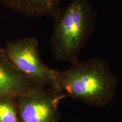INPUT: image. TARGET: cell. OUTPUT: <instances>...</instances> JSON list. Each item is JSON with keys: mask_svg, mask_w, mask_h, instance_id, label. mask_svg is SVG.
<instances>
[{"mask_svg": "<svg viewBox=\"0 0 122 122\" xmlns=\"http://www.w3.org/2000/svg\"><path fill=\"white\" fill-rule=\"evenodd\" d=\"M59 89L66 96L92 106H103L115 95L117 80L107 62L101 58L78 61L58 71Z\"/></svg>", "mask_w": 122, "mask_h": 122, "instance_id": "6da1fadb", "label": "cell"}, {"mask_svg": "<svg viewBox=\"0 0 122 122\" xmlns=\"http://www.w3.org/2000/svg\"><path fill=\"white\" fill-rule=\"evenodd\" d=\"M53 19L50 39L53 57L58 62L75 63L94 31L95 9L89 0H71Z\"/></svg>", "mask_w": 122, "mask_h": 122, "instance_id": "7a4b0ae2", "label": "cell"}, {"mask_svg": "<svg viewBox=\"0 0 122 122\" xmlns=\"http://www.w3.org/2000/svg\"><path fill=\"white\" fill-rule=\"evenodd\" d=\"M4 50L12 65L25 78L40 86L59 89L58 71L51 69L44 63L36 38L7 41Z\"/></svg>", "mask_w": 122, "mask_h": 122, "instance_id": "3957f363", "label": "cell"}, {"mask_svg": "<svg viewBox=\"0 0 122 122\" xmlns=\"http://www.w3.org/2000/svg\"><path fill=\"white\" fill-rule=\"evenodd\" d=\"M66 97L53 87H42L16 97L20 122H58L59 102Z\"/></svg>", "mask_w": 122, "mask_h": 122, "instance_id": "277c9868", "label": "cell"}, {"mask_svg": "<svg viewBox=\"0 0 122 122\" xmlns=\"http://www.w3.org/2000/svg\"><path fill=\"white\" fill-rule=\"evenodd\" d=\"M42 87L20 74L0 47V96L18 97Z\"/></svg>", "mask_w": 122, "mask_h": 122, "instance_id": "5b68a950", "label": "cell"}, {"mask_svg": "<svg viewBox=\"0 0 122 122\" xmlns=\"http://www.w3.org/2000/svg\"><path fill=\"white\" fill-rule=\"evenodd\" d=\"M62 0H0V5L26 17L53 18Z\"/></svg>", "mask_w": 122, "mask_h": 122, "instance_id": "8992f818", "label": "cell"}, {"mask_svg": "<svg viewBox=\"0 0 122 122\" xmlns=\"http://www.w3.org/2000/svg\"><path fill=\"white\" fill-rule=\"evenodd\" d=\"M16 97L0 96V122H20Z\"/></svg>", "mask_w": 122, "mask_h": 122, "instance_id": "52a82bcc", "label": "cell"}]
</instances>
